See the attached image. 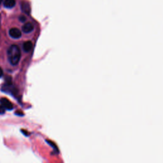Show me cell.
<instances>
[{
  "instance_id": "cell-1",
  "label": "cell",
  "mask_w": 163,
  "mask_h": 163,
  "mask_svg": "<svg viewBox=\"0 0 163 163\" xmlns=\"http://www.w3.org/2000/svg\"><path fill=\"white\" fill-rule=\"evenodd\" d=\"M8 59L12 65H17L21 59V51L17 45H12L8 50Z\"/></svg>"
},
{
  "instance_id": "cell-2",
  "label": "cell",
  "mask_w": 163,
  "mask_h": 163,
  "mask_svg": "<svg viewBox=\"0 0 163 163\" xmlns=\"http://www.w3.org/2000/svg\"><path fill=\"white\" fill-rule=\"evenodd\" d=\"M9 35L12 38H13L15 39L20 38L22 36L21 31L18 29L15 28L10 29V30L9 31Z\"/></svg>"
},
{
  "instance_id": "cell-3",
  "label": "cell",
  "mask_w": 163,
  "mask_h": 163,
  "mask_svg": "<svg viewBox=\"0 0 163 163\" xmlns=\"http://www.w3.org/2000/svg\"><path fill=\"white\" fill-rule=\"evenodd\" d=\"M1 103L5 109H7L8 110H12V109L14 108L13 105H12V103L7 98H2L1 99Z\"/></svg>"
},
{
  "instance_id": "cell-4",
  "label": "cell",
  "mask_w": 163,
  "mask_h": 163,
  "mask_svg": "<svg viewBox=\"0 0 163 163\" xmlns=\"http://www.w3.org/2000/svg\"><path fill=\"white\" fill-rule=\"evenodd\" d=\"M22 31L25 33H29L34 29V26L32 23L28 22L22 26Z\"/></svg>"
},
{
  "instance_id": "cell-5",
  "label": "cell",
  "mask_w": 163,
  "mask_h": 163,
  "mask_svg": "<svg viewBox=\"0 0 163 163\" xmlns=\"http://www.w3.org/2000/svg\"><path fill=\"white\" fill-rule=\"evenodd\" d=\"M21 10L22 11L27 15H29L31 12V7L30 5L27 2H23L21 4Z\"/></svg>"
},
{
  "instance_id": "cell-6",
  "label": "cell",
  "mask_w": 163,
  "mask_h": 163,
  "mask_svg": "<svg viewBox=\"0 0 163 163\" xmlns=\"http://www.w3.org/2000/svg\"><path fill=\"white\" fill-rule=\"evenodd\" d=\"M32 47H33V43L31 42L27 41L24 43L23 49L25 52H29V51H31V50L32 49Z\"/></svg>"
},
{
  "instance_id": "cell-7",
  "label": "cell",
  "mask_w": 163,
  "mask_h": 163,
  "mask_svg": "<svg viewBox=\"0 0 163 163\" xmlns=\"http://www.w3.org/2000/svg\"><path fill=\"white\" fill-rule=\"evenodd\" d=\"M15 0H5L4 2V6L6 8H12L15 5Z\"/></svg>"
},
{
  "instance_id": "cell-8",
  "label": "cell",
  "mask_w": 163,
  "mask_h": 163,
  "mask_svg": "<svg viewBox=\"0 0 163 163\" xmlns=\"http://www.w3.org/2000/svg\"><path fill=\"white\" fill-rule=\"evenodd\" d=\"M5 113V108L2 105L0 106V115L1 114H3Z\"/></svg>"
},
{
  "instance_id": "cell-9",
  "label": "cell",
  "mask_w": 163,
  "mask_h": 163,
  "mask_svg": "<svg viewBox=\"0 0 163 163\" xmlns=\"http://www.w3.org/2000/svg\"><path fill=\"white\" fill-rule=\"evenodd\" d=\"M19 20L21 22H25V21H26V17H24V16L22 15V16H21L19 17Z\"/></svg>"
},
{
  "instance_id": "cell-10",
  "label": "cell",
  "mask_w": 163,
  "mask_h": 163,
  "mask_svg": "<svg viewBox=\"0 0 163 163\" xmlns=\"http://www.w3.org/2000/svg\"><path fill=\"white\" fill-rule=\"evenodd\" d=\"M3 75V70H2V69L1 68H0V78L2 77Z\"/></svg>"
},
{
  "instance_id": "cell-11",
  "label": "cell",
  "mask_w": 163,
  "mask_h": 163,
  "mask_svg": "<svg viewBox=\"0 0 163 163\" xmlns=\"http://www.w3.org/2000/svg\"><path fill=\"white\" fill-rule=\"evenodd\" d=\"M2 1H3V0H0V4H1V3L2 2Z\"/></svg>"
}]
</instances>
